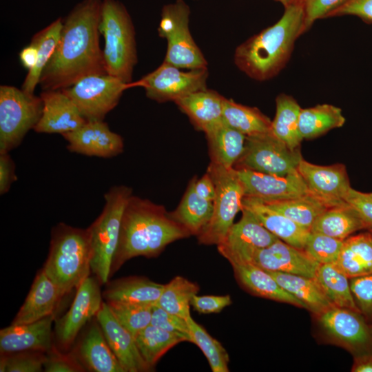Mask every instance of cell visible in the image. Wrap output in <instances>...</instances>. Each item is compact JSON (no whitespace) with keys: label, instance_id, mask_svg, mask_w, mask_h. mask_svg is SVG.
<instances>
[{"label":"cell","instance_id":"obj_1","mask_svg":"<svg viewBox=\"0 0 372 372\" xmlns=\"http://www.w3.org/2000/svg\"><path fill=\"white\" fill-rule=\"evenodd\" d=\"M101 0H83L63 20L56 48L39 79L42 90H63L80 79L107 74L99 43Z\"/></svg>","mask_w":372,"mask_h":372},{"label":"cell","instance_id":"obj_2","mask_svg":"<svg viewBox=\"0 0 372 372\" xmlns=\"http://www.w3.org/2000/svg\"><path fill=\"white\" fill-rule=\"evenodd\" d=\"M189 236L164 206L132 195L123 214L111 275L127 260L156 256L167 245Z\"/></svg>","mask_w":372,"mask_h":372},{"label":"cell","instance_id":"obj_3","mask_svg":"<svg viewBox=\"0 0 372 372\" xmlns=\"http://www.w3.org/2000/svg\"><path fill=\"white\" fill-rule=\"evenodd\" d=\"M304 21L301 1L293 0L276 23L236 48L235 65L256 81L274 77L288 62L296 39L304 32Z\"/></svg>","mask_w":372,"mask_h":372},{"label":"cell","instance_id":"obj_4","mask_svg":"<svg viewBox=\"0 0 372 372\" xmlns=\"http://www.w3.org/2000/svg\"><path fill=\"white\" fill-rule=\"evenodd\" d=\"M91 257L87 229L59 223L52 231L49 254L42 269L64 296L90 276Z\"/></svg>","mask_w":372,"mask_h":372},{"label":"cell","instance_id":"obj_5","mask_svg":"<svg viewBox=\"0 0 372 372\" xmlns=\"http://www.w3.org/2000/svg\"><path fill=\"white\" fill-rule=\"evenodd\" d=\"M99 31L105 41L103 52L107 73L132 83L137 63L136 34L123 3L116 0L102 1Z\"/></svg>","mask_w":372,"mask_h":372},{"label":"cell","instance_id":"obj_6","mask_svg":"<svg viewBox=\"0 0 372 372\" xmlns=\"http://www.w3.org/2000/svg\"><path fill=\"white\" fill-rule=\"evenodd\" d=\"M132 195L125 185L113 186L104 196L105 205L101 214L87 228L91 245V271L101 284L107 282L116 254L123 214Z\"/></svg>","mask_w":372,"mask_h":372},{"label":"cell","instance_id":"obj_7","mask_svg":"<svg viewBox=\"0 0 372 372\" xmlns=\"http://www.w3.org/2000/svg\"><path fill=\"white\" fill-rule=\"evenodd\" d=\"M207 172L216 187L214 211L210 221L197 237L200 244L218 245L225 240L236 214L242 209L244 189L234 167L210 162Z\"/></svg>","mask_w":372,"mask_h":372},{"label":"cell","instance_id":"obj_8","mask_svg":"<svg viewBox=\"0 0 372 372\" xmlns=\"http://www.w3.org/2000/svg\"><path fill=\"white\" fill-rule=\"evenodd\" d=\"M190 9L183 0L163 6L158 35L167 40L164 62L180 69L207 68V61L195 43L189 28Z\"/></svg>","mask_w":372,"mask_h":372},{"label":"cell","instance_id":"obj_9","mask_svg":"<svg viewBox=\"0 0 372 372\" xmlns=\"http://www.w3.org/2000/svg\"><path fill=\"white\" fill-rule=\"evenodd\" d=\"M43 110L41 98L11 85L0 86V154L9 153L34 128Z\"/></svg>","mask_w":372,"mask_h":372},{"label":"cell","instance_id":"obj_10","mask_svg":"<svg viewBox=\"0 0 372 372\" xmlns=\"http://www.w3.org/2000/svg\"><path fill=\"white\" fill-rule=\"evenodd\" d=\"M302 158L300 148H290L269 132L246 136L244 151L234 167L285 176L298 172Z\"/></svg>","mask_w":372,"mask_h":372},{"label":"cell","instance_id":"obj_11","mask_svg":"<svg viewBox=\"0 0 372 372\" xmlns=\"http://www.w3.org/2000/svg\"><path fill=\"white\" fill-rule=\"evenodd\" d=\"M127 83L108 74L85 76L63 89L86 121H103L118 103Z\"/></svg>","mask_w":372,"mask_h":372},{"label":"cell","instance_id":"obj_12","mask_svg":"<svg viewBox=\"0 0 372 372\" xmlns=\"http://www.w3.org/2000/svg\"><path fill=\"white\" fill-rule=\"evenodd\" d=\"M208 76L207 68L185 72L163 61L134 85L143 87L146 96L156 102H174L191 93L207 89Z\"/></svg>","mask_w":372,"mask_h":372},{"label":"cell","instance_id":"obj_13","mask_svg":"<svg viewBox=\"0 0 372 372\" xmlns=\"http://www.w3.org/2000/svg\"><path fill=\"white\" fill-rule=\"evenodd\" d=\"M318 316L322 329L332 340L357 355L370 353L372 331L362 313L332 306Z\"/></svg>","mask_w":372,"mask_h":372},{"label":"cell","instance_id":"obj_14","mask_svg":"<svg viewBox=\"0 0 372 372\" xmlns=\"http://www.w3.org/2000/svg\"><path fill=\"white\" fill-rule=\"evenodd\" d=\"M232 263H249L267 271L283 272L312 278H315L320 265L304 249L280 239L267 247L251 251L239 261Z\"/></svg>","mask_w":372,"mask_h":372},{"label":"cell","instance_id":"obj_15","mask_svg":"<svg viewBox=\"0 0 372 372\" xmlns=\"http://www.w3.org/2000/svg\"><path fill=\"white\" fill-rule=\"evenodd\" d=\"M236 170L243 187L244 196L271 202L293 198L310 192L298 172L280 176L248 169Z\"/></svg>","mask_w":372,"mask_h":372},{"label":"cell","instance_id":"obj_16","mask_svg":"<svg viewBox=\"0 0 372 372\" xmlns=\"http://www.w3.org/2000/svg\"><path fill=\"white\" fill-rule=\"evenodd\" d=\"M99 282L88 276L76 289L68 311L57 321L56 336L61 345H70L82 327L100 310L103 301Z\"/></svg>","mask_w":372,"mask_h":372},{"label":"cell","instance_id":"obj_17","mask_svg":"<svg viewBox=\"0 0 372 372\" xmlns=\"http://www.w3.org/2000/svg\"><path fill=\"white\" fill-rule=\"evenodd\" d=\"M230 228L225 240L217 245L218 252L229 262L241 259L250 251L267 247L279 238L268 231L248 210Z\"/></svg>","mask_w":372,"mask_h":372},{"label":"cell","instance_id":"obj_18","mask_svg":"<svg viewBox=\"0 0 372 372\" xmlns=\"http://www.w3.org/2000/svg\"><path fill=\"white\" fill-rule=\"evenodd\" d=\"M68 149L89 156L111 158L123 151L122 137L103 121H87L77 130L62 135Z\"/></svg>","mask_w":372,"mask_h":372},{"label":"cell","instance_id":"obj_19","mask_svg":"<svg viewBox=\"0 0 372 372\" xmlns=\"http://www.w3.org/2000/svg\"><path fill=\"white\" fill-rule=\"evenodd\" d=\"M298 172L311 194L334 206L345 203L344 198L351 187L344 165H318L302 158Z\"/></svg>","mask_w":372,"mask_h":372},{"label":"cell","instance_id":"obj_20","mask_svg":"<svg viewBox=\"0 0 372 372\" xmlns=\"http://www.w3.org/2000/svg\"><path fill=\"white\" fill-rule=\"evenodd\" d=\"M41 116L34 128L38 133L65 134L73 132L87 121L62 90H42Z\"/></svg>","mask_w":372,"mask_h":372},{"label":"cell","instance_id":"obj_21","mask_svg":"<svg viewBox=\"0 0 372 372\" xmlns=\"http://www.w3.org/2000/svg\"><path fill=\"white\" fill-rule=\"evenodd\" d=\"M96 316L108 345L125 372L151 369L138 349L135 337L117 320L107 302H103Z\"/></svg>","mask_w":372,"mask_h":372},{"label":"cell","instance_id":"obj_22","mask_svg":"<svg viewBox=\"0 0 372 372\" xmlns=\"http://www.w3.org/2000/svg\"><path fill=\"white\" fill-rule=\"evenodd\" d=\"M54 313L37 321L11 324L0 331V351L9 354L28 351H48L52 349Z\"/></svg>","mask_w":372,"mask_h":372},{"label":"cell","instance_id":"obj_23","mask_svg":"<svg viewBox=\"0 0 372 372\" xmlns=\"http://www.w3.org/2000/svg\"><path fill=\"white\" fill-rule=\"evenodd\" d=\"M242 209L251 212L271 234L281 240L304 249L310 231L305 229L260 199L244 196Z\"/></svg>","mask_w":372,"mask_h":372},{"label":"cell","instance_id":"obj_24","mask_svg":"<svg viewBox=\"0 0 372 372\" xmlns=\"http://www.w3.org/2000/svg\"><path fill=\"white\" fill-rule=\"evenodd\" d=\"M63 296L41 269L35 277L28 295L12 324H28L52 314Z\"/></svg>","mask_w":372,"mask_h":372},{"label":"cell","instance_id":"obj_25","mask_svg":"<svg viewBox=\"0 0 372 372\" xmlns=\"http://www.w3.org/2000/svg\"><path fill=\"white\" fill-rule=\"evenodd\" d=\"M225 99L216 91L207 88L181 97L174 103L196 128L205 133L223 121Z\"/></svg>","mask_w":372,"mask_h":372},{"label":"cell","instance_id":"obj_26","mask_svg":"<svg viewBox=\"0 0 372 372\" xmlns=\"http://www.w3.org/2000/svg\"><path fill=\"white\" fill-rule=\"evenodd\" d=\"M238 282L252 294L306 309L305 305L276 281L267 271L249 263H231Z\"/></svg>","mask_w":372,"mask_h":372},{"label":"cell","instance_id":"obj_27","mask_svg":"<svg viewBox=\"0 0 372 372\" xmlns=\"http://www.w3.org/2000/svg\"><path fill=\"white\" fill-rule=\"evenodd\" d=\"M205 134L211 162L234 167L244 151L246 136L223 121Z\"/></svg>","mask_w":372,"mask_h":372},{"label":"cell","instance_id":"obj_28","mask_svg":"<svg viewBox=\"0 0 372 372\" xmlns=\"http://www.w3.org/2000/svg\"><path fill=\"white\" fill-rule=\"evenodd\" d=\"M213 211V201L200 197L196 192L194 177L178 207L169 215L190 235L198 236L210 221Z\"/></svg>","mask_w":372,"mask_h":372},{"label":"cell","instance_id":"obj_29","mask_svg":"<svg viewBox=\"0 0 372 372\" xmlns=\"http://www.w3.org/2000/svg\"><path fill=\"white\" fill-rule=\"evenodd\" d=\"M79 354L87 367L95 372H125L108 345L99 324H93L83 338Z\"/></svg>","mask_w":372,"mask_h":372},{"label":"cell","instance_id":"obj_30","mask_svg":"<svg viewBox=\"0 0 372 372\" xmlns=\"http://www.w3.org/2000/svg\"><path fill=\"white\" fill-rule=\"evenodd\" d=\"M164 286L144 278H125L109 285L104 291L103 297L106 301L153 306L158 300Z\"/></svg>","mask_w":372,"mask_h":372},{"label":"cell","instance_id":"obj_31","mask_svg":"<svg viewBox=\"0 0 372 372\" xmlns=\"http://www.w3.org/2000/svg\"><path fill=\"white\" fill-rule=\"evenodd\" d=\"M349 278L372 273V234L368 231L344 240L335 264Z\"/></svg>","mask_w":372,"mask_h":372},{"label":"cell","instance_id":"obj_32","mask_svg":"<svg viewBox=\"0 0 372 372\" xmlns=\"http://www.w3.org/2000/svg\"><path fill=\"white\" fill-rule=\"evenodd\" d=\"M365 229L358 213L345 202L322 213L313 223L310 231L344 240L356 231Z\"/></svg>","mask_w":372,"mask_h":372},{"label":"cell","instance_id":"obj_33","mask_svg":"<svg viewBox=\"0 0 372 372\" xmlns=\"http://www.w3.org/2000/svg\"><path fill=\"white\" fill-rule=\"evenodd\" d=\"M279 285L298 298L316 315L333 306L316 280L303 276L277 271H268Z\"/></svg>","mask_w":372,"mask_h":372},{"label":"cell","instance_id":"obj_34","mask_svg":"<svg viewBox=\"0 0 372 372\" xmlns=\"http://www.w3.org/2000/svg\"><path fill=\"white\" fill-rule=\"evenodd\" d=\"M301 107L291 96L280 94L276 99V114L271 132L291 149H298L302 138L299 132Z\"/></svg>","mask_w":372,"mask_h":372},{"label":"cell","instance_id":"obj_35","mask_svg":"<svg viewBox=\"0 0 372 372\" xmlns=\"http://www.w3.org/2000/svg\"><path fill=\"white\" fill-rule=\"evenodd\" d=\"M265 203L309 231L322 213L334 206L311 192L293 198Z\"/></svg>","mask_w":372,"mask_h":372},{"label":"cell","instance_id":"obj_36","mask_svg":"<svg viewBox=\"0 0 372 372\" xmlns=\"http://www.w3.org/2000/svg\"><path fill=\"white\" fill-rule=\"evenodd\" d=\"M314 279L333 306L360 312L351 292L349 278L335 264L319 265Z\"/></svg>","mask_w":372,"mask_h":372},{"label":"cell","instance_id":"obj_37","mask_svg":"<svg viewBox=\"0 0 372 372\" xmlns=\"http://www.w3.org/2000/svg\"><path fill=\"white\" fill-rule=\"evenodd\" d=\"M344 123L345 118L340 107L331 104H320L301 109L299 132L302 139H310L340 127Z\"/></svg>","mask_w":372,"mask_h":372},{"label":"cell","instance_id":"obj_38","mask_svg":"<svg viewBox=\"0 0 372 372\" xmlns=\"http://www.w3.org/2000/svg\"><path fill=\"white\" fill-rule=\"evenodd\" d=\"M62 25L63 19L58 18L32 37L30 43L37 48V59L34 67L28 71L23 81L21 87L23 91L34 94L41 74L56 48Z\"/></svg>","mask_w":372,"mask_h":372},{"label":"cell","instance_id":"obj_39","mask_svg":"<svg viewBox=\"0 0 372 372\" xmlns=\"http://www.w3.org/2000/svg\"><path fill=\"white\" fill-rule=\"evenodd\" d=\"M223 121L246 136L271 132V121L258 108L225 99Z\"/></svg>","mask_w":372,"mask_h":372},{"label":"cell","instance_id":"obj_40","mask_svg":"<svg viewBox=\"0 0 372 372\" xmlns=\"http://www.w3.org/2000/svg\"><path fill=\"white\" fill-rule=\"evenodd\" d=\"M135 341L143 359L152 369L167 351L188 339L150 324L136 335Z\"/></svg>","mask_w":372,"mask_h":372},{"label":"cell","instance_id":"obj_41","mask_svg":"<svg viewBox=\"0 0 372 372\" xmlns=\"http://www.w3.org/2000/svg\"><path fill=\"white\" fill-rule=\"evenodd\" d=\"M198 290L195 282L182 276H176L165 285L156 304L169 313L186 319L191 316V300Z\"/></svg>","mask_w":372,"mask_h":372},{"label":"cell","instance_id":"obj_42","mask_svg":"<svg viewBox=\"0 0 372 372\" xmlns=\"http://www.w3.org/2000/svg\"><path fill=\"white\" fill-rule=\"evenodd\" d=\"M190 335V342L203 351L213 372H228L229 357L221 344L211 337L206 330L196 322L192 316L185 319Z\"/></svg>","mask_w":372,"mask_h":372},{"label":"cell","instance_id":"obj_43","mask_svg":"<svg viewBox=\"0 0 372 372\" xmlns=\"http://www.w3.org/2000/svg\"><path fill=\"white\" fill-rule=\"evenodd\" d=\"M117 320L134 337L151 324L152 306L106 301Z\"/></svg>","mask_w":372,"mask_h":372},{"label":"cell","instance_id":"obj_44","mask_svg":"<svg viewBox=\"0 0 372 372\" xmlns=\"http://www.w3.org/2000/svg\"><path fill=\"white\" fill-rule=\"evenodd\" d=\"M343 243L344 240L321 233L310 231L304 250L320 265L335 264Z\"/></svg>","mask_w":372,"mask_h":372},{"label":"cell","instance_id":"obj_45","mask_svg":"<svg viewBox=\"0 0 372 372\" xmlns=\"http://www.w3.org/2000/svg\"><path fill=\"white\" fill-rule=\"evenodd\" d=\"M45 356L40 353H14L3 354L1 372H39L43 369Z\"/></svg>","mask_w":372,"mask_h":372},{"label":"cell","instance_id":"obj_46","mask_svg":"<svg viewBox=\"0 0 372 372\" xmlns=\"http://www.w3.org/2000/svg\"><path fill=\"white\" fill-rule=\"evenodd\" d=\"M304 13V31L309 30L313 23L320 19L328 18L330 14L349 0H300Z\"/></svg>","mask_w":372,"mask_h":372},{"label":"cell","instance_id":"obj_47","mask_svg":"<svg viewBox=\"0 0 372 372\" xmlns=\"http://www.w3.org/2000/svg\"><path fill=\"white\" fill-rule=\"evenodd\" d=\"M355 304L362 314L372 318V273L349 278Z\"/></svg>","mask_w":372,"mask_h":372},{"label":"cell","instance_id":"obj_48","mask_svg":"<svg viewBox=\"0 0 372 372\" xmlns=\"http://www.w3.org/2000/svg\"><path fill=\"white\" fill-rule=\"evenodd\" d=\"M151 324L161 329L183 335L190 342L189 330L185 319L167 312L160 307L152 306Z\"/></svg>","mask_w":372,"mask_h":372},{"label":"cell","instance_id":"obj_49","mask_svg":"<svg viewBox=\"0 0 372 372\" xmlns=\"http://www.w3.org/2000/svg\"><path fill=\"white\" fill-rule=\"evenodd\" d=\"M344 201L353 207L366 226L372 229V194L363 193L352 187L344 198Z\"/></svg>","mask_w":372,"mask_h":372},{"label":"cell","instance_id":"obj_50","mask_svg":"<svg viewBox=\"0 0 372 372\" xmlns=\"http://www.w3.org/2000/svg\"><path fill=\"white\" fill-rule=\"evenodd\" d=\"M231 303L229 295L225 296H193L191 305L200 313L208 314L219 313Z\"/></svg>","mask_w":372,"mask_h":372},{"label":"cell","instance_id":"obj_51","mask_svg":"<svg viewBox=\"0 0 372 372\" xmlns=\"http://www.w3.org/2000/svg\"><path fill=\"white\" fill-rule=\"evenodd\" d=\"M353 15L367 22H372V0H349L329 16Z\"/></svg>","mask_w":372,"mask_h":372},{"label":"cell","instance_id":"obj_52","mask_svg":"<svg viewBox=\"0 0 372 372\" xmlns=\"http://www.w3.org/2000/svg\"><path fill=\"white\" fill-rule=\"evenodd\" d=\"M43 369L46 372H76L81 371L82 367L74 358L51 351L45 356Z\"/></svg>","mask_w":372,"mask_h":372},{"label":"cell","instance_id":"obj_53","mask_svg":"<svg viewBox=\"0 0 372 372\" xmlns=\"http://www.w3.org/2000/svg\"><path fill=\"white\" fill-rule=\"evenodd\" d=\"M14 163L8 153L0 154V194L7 193L16 180Z\"/></svg>","mask_w":372,"mask_h":372},{"label":"cell","instance_id":"obj_54","mask_svg":"<svg viewBox=\"0 0 372 372\" xmlns=\"http://www.w3.org/2000/svg\"><path fill=\"white\" fill-rule=\"evenodd\" d=\"M194 189L200 197L214 201L216 196V187L209 173L206 172L199 179L194 176Z\"/></svg>","mask_w":372,"mask_h":372},{"label":"cell","instance_id":"obj_55","mask_svg":"<svg viewBox=\"0 0 372 372\" xmlns=\"http://www.w3.org/2000/svg\"><path fill=\"white\" fill-rule=\"evenodd\" d=\"M37 48L32 43L20 51L19 54L20 62L23 68L28 71L34 67L37 63Z\"/></svg>","mask_w":372,"mask_h":372},{"label":"cell","instance_id":"obj_56","mask_svg":"<svg viewBox=\"0 0 372 372\" xmlns=\"http://www.w3.org/2000/svg\"><path fill=\"white\" fill-rule=\"evenodd\" d=\"M351 371L372 372V353L357 355L351 367Z\"/></svg>","mask_w":372,"mask_h":372},{"label":"cell","instance_id":"obj_57","mask_svg":"<svg viewBox=\"0 0 372 372\" xmlns=\"http://www.w3.org/2000/svg\"><path fill=\"white\" fill-rule=\"evenodd\" d=\"M280 2L285 7L288 6L293 0H276Z\"/></svg>","mask_w":372,"mask_h":372},{"label":"cell","instance_id":"obj_58","mask_svg":"<svg viewBox=\"0 0 372 372\" xmlns=\"http://www.w3.org/2000/svg\"><path fill=\"white\" fill-rule=\"evenodd\" d=\"M368 231H369L372 234V229H369Z\"/></svg>","mask_w":372,"mask_h":372},{"label":"cell","instance_id":"obj_59","mask_svg":"<svg viewBox=\"0 0 372 372\" xmlns=\"http://www.w3.org/2000/svg\"><path fill=\"white\" fill-rule=\"evenodd\" d=\"M371 194H372V192H371Z\"/></svg>","mask_w":372,"mask_h":372}]
</instances>
